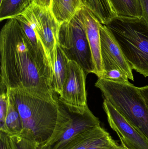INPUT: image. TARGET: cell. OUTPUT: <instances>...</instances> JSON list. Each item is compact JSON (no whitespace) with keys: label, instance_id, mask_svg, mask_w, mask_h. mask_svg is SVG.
Returning a JSON list of instances; mask_svg holds the SVG:
<instances>
[{"label":"cell","instance_id":"cell-1","mask_svg":"<svg viewBox=\"0 0 148 149\" xmlns=\"http://www.w3.org/2000/svg\"><path fill=\"white\" fill-rule=\"evenodd\" d=\"M1 86L54 93V72L27 38L17 20L8 19L0 33Z\"/></svg>","mask_w":148,"mask_h":149},{"label":"cell","instance_id":"cell-2","mask_svg":"<svg viewBox=\"0 0 148 149\" xmlns=\"http://www.w3.org/2000/svg\"><path fill=\"white\" fill-rule=\"evenodd\" d=\"M22 123L19 136L50 147L68 127L71 115L66 104H58L57 94L22 88L7 89Z\"/></svg>","mask_w":148,"mask_h":149},{"label":"cell","instance_id":"cell-3","mask_svg":"<svg viewBox=\"0 0 148 149\" xmlns=\"http://www.w3.org/2000/svg\"><path fill=\"white\" fill-rule=\"evenodd\" d=\"M116 40L132 70L148 76V24L142 17H115L105 25Z\"/></svg>","mask_w":148,"mask_h":149},{"label":"cell","instance_id":"cell-4","mask_svg":"<svg viewBox=\"0 0 148 149\" xmlns=\"http://www.w3.org/2000/svg\"><path fill=\"white\" fill-rule=\"evenodd\" d=\"M95 86L106 100L148 138V109L139 88L99 78Z\"/></svg>","mask_w":148,"mask_h":149},{"label":"cell","instance_id":"cell-5","mask_svg":"<svg viewBox=\"0 0 148 149\" xmlns=\"http://www.w3.org/2000/svg\"><path fill=\"white\" fill-rule=\"evenodd\" d=\"M57 45L69 60L77 63L86 75L95 74V66L86 31L75 16L61 24Z\"/></svg>","mask_w":148,"mask_h":149},{"label":"cell","instance_id":"cell-6","mask_svg":"<svg viewBox=\"0 0 148 149\" xmlns=\"http://www.w3.org/2000/svg\"><path fill=\"white\" fill-rule=\"evenodd\" d=\"M23 14L29 20L41 41L54 72L61 24L51 8L34 3Z\"/></svg>","mask_w":148,"mask_h":149},{"label":"cell","instance_id":"cell-7","mask_svg":"<svg viewBox=\"0 0 148 149\" xmlns=\"http://www.w3.org/2000/svg\"><path fill=\"white\" fill-rule=\"evenodd\" d=\"M103 107L110 127L116 132L125 149H148V138L141 131L129 122L107 100Z\"/></svg>","mask_w":148,"mask_h":149},{"label":"cell","instance_id":"cell-8","mask_svg":"<svg viewBox=\"0 0 148 149\" xmlns=\"http://www.w3.org/2000/svg\"><path fill=\"white\" fill-rule=\"evenodd\" d=\"M86 74L76 62L69 60L66 79L59 98L67 105L79 108L87 106Z\"/></svg>","mask_w":148,"mask_h":149},{"label":"cell","instance_id":"cell-9","mask_svg":"<svg viewBox=\"0 0 148 149\" xmlns=\"http://www.w3.org/2000/svg\"><path fill=\"white\" fill-rule=\"evenodd\" d=\"M71 114V121L68 127L50 149H59L72 138L100 126L99 119L94 115L88 106L79 108L68 105Z\"/></svg>","mask_w":148,"mask_h":149},{"label":"cell","instance_id":"cell-10","mask_svg":"<svg viewBox=\"0 0 148 149\" xmlns=\"http://www.w3.org/2000/svg\"><path fill=\"white\" fill-rule=\"evenodd\" d=\"M75 16L86 31L95 66V74L98 78H101L103 71L101 53V23L85 6L80 9Z\"/></svg>","mask_w":148,"mask_h":149},{"label":"cell","instance_id":"cell-11","mask_svg":"<svg viewBox=\"0 0 148 149\" xmlns=\"http://www.w3.org/2000/svg\"><path fill=\"white\" fill-rule=\"evenodd\" d=\"M102 59H107L116 64L129 79L134 81L132 69L118 43L106 25L100 24Z\"/></svg>","mask_w":148,"mask_h":149},{"label":"cell","instance_id":"cell-12","mask_svg":"<svg viewBox=\"0 0 148 149\" xmlns=\"http://www.w3.org/2000/svg\"><path fill=\"white\" fill-rule=\"evenodd\" d=\"M109 135L100 126L72 138L59 149H89Z\"/></svg>","mask_w":148,"mask_h":149},{"label":"cell","instance_id":"cell-13","mask_svg":"<svg viewBox=\"0 0 148 149\" xmlns=\"http://www.w3.org/2000/svg\"><path fill=\"white\" fill-rule=\"evenodd\" d=\"M83 6V0H53L50 8L61 24L72 19Z\"/></svg>","mask_w":148,"mask_h":149},{"label":"cell","instance_id":"cell-14","mask_svg":"<svg viewBox=\"0 0 148 149\" xmlns=\"http://www.w3.org/2000/svg\"><path fill=\"white\" fill-rule=\"evenodd\" d=\"M116 17L140 18L142 15L139 0H108Z\"/></svg>","mask_w":148,"mask_h":149},{"label":"cell","instance_id":"cell-15","mask_svg":"<svg viewBox=\"0 0 148 149\" xmlns=\"http://www.w3.org/2000/svg\"><path fill=\"white\" fill-rule=\"evenodd\" d=\"M83 3L103 25L116 17L108 0H83Z\"/></svg>","mask_w":148,"mask_h":149},{"label":"cell","instance_id":"cell-16","mask_svg":"<svg viewBox=\"0 0 148 149\" xmlns=\"http://www.w3.org/2000/svg\"><path fill=\"white\" fill-rule=\"evenodd\" d=\"M69 59L57 45L56 56L54 66L53 87L54 91L58 95L61 94L67 72Z\"/></svg>","mask_w":148,"mask_h":149},{"label":"cell","instance_id":"cell-17","mask_svg":"<svg viewBox=\"0 0 148 149\" xmlns=\"http://www.w3.org/2000/svg\"><path fill=\"white\" fill-rule=\"evenodd\" d=\"M34 0H1L0 1V20L14 18L24 12Z\"/></svg>","mask_w":148,"mask_h":149},{"label":"cell","instance_id":"cell-18","mask_svg":"<svg viewBox=\"0 0 148 149\" xmlns=\"http://www.w3.org/2000/svg\"><path fill=\"white\" fill-rule=\"evenodd\" d=\"M22 130V123L19 111L9 96L8 107L5 119V126L4 130L2 132L8 134L10 136H14L19 135Z\"/></svg>","mask_w":148,"mask_h":149},{"label":"cell","instance_id":"cell-19","mask_svg":"<svg viewBox=\"0 0 148 149\" xmlns=\"http://www.w3.org/2000/svg\"><path fill=\"white\" fill-rule=\"evenodd\" d=\"M14 18H15L19 22L26 36L36 51L49 62L47 52L44 46L29 20L23 13L17 16Z\"/></svg>","mask_w":148,"mask_h":149},{"label":"cell","instance_id":"cell-20","mask_svg":"<svg viewBox=\"0 0 148 149\" xmlns=\"http://www.w3.org/2000/svg\"><path fill=\"white\" fill-rule=\"evenodd\" d=\"M0 95V130L4 129L5 119L8 107L9 95L6 88L1 86Z\"/></svg>","mask_w":148,"mask_h":149},{"label":"cell","instance_id":"cell-21","mask_svg":"<svg viewBox=\"0 0 148 149\" xmlns=\"http://www.w3.org/2000/svg\"><path fill=\"white\" fill-rule=\"evenodd\" d=\"M100 78L119 83H129L127 74L120 68H114L105 72Z\"/></svg>","mask_w":148,"mask_h":149},{"label":"cell","instance_id":"cell-22","mask_svg":"<svg viewBox=\"0 0 148 149\" xmlns=\"http://www.w3.org/2000/svg\"><path fill=\"white\" fill-rule=\"evenodd\" d=\"M121 146L112 139L110 135L108 136L102 141L89 149H121Z\"/></svg>","mask_w":148,"mask_h":149},{"label":"cell","instance_id":"cell-23","mask_svg":"<svg viewBox=\"0 0 148 149\" xmlns=\"http://www.w3.org/2000/svg\"><path fill=\"white\" fill-rule=\"evenodd\" d=\"M0 149H19L13 137L1 131Z\"/></svg>","mask_w":148,"mask_h":149},{"label":"cell","instance_id":"cell-24","mask_svg":"<svg viewBox=\"0 0 148 149\" xmlns=\"http://www.w3.org/2000/svg\"><path fill=\"white\" fill-rule=\"evenodd\" d=\"M19 149H36L38 143L19 136H12Z\"/></svg>","mask_w":148,"mask_h":149},{"label":"cell","instance_id":"cell-25","mask_svg":"<svg viewBox=\"0 0 148 149\" xmlns=\"http://www.w3.org/2000/svg\"><path fill=\"white\" fill-rule=\"evenodd\" d=\"M142 8V17L148 24V0H139Z\"/></svg>","mask_w":148,"mask_h":149},{"label":"cell","instance_id":"cell-26","mask_svg":"<svg viewBox=\"0 0 148 149\" xmlns=\"http://www.w3.org/2000/svg\"><path fill=\"white\" fill-rule=\"evenodd\" d=\"M139 89L148 109V86L139 88Z\"/></svg>","mask_w":148,"mask_h":149},{"label":"cell","instance_id":"cell-27","mask_svg":"<svg viewBox=\"0 0 148 149\" xmlns=\"http://www.w3.org/2000/svg\"><path fill=\"white\" fill-rule=\"evenodd\" d=\"M52 1L53 0H34V3L41 6L51 8Z\"/></svg>","mask_w":148,"mask_h":149},{"label":"cell","instance_id":"cell-28","mask_svg":"<svg viewBox=\"0 0 148 149\" xmlns=\"http://www.w3.org/2000/svg\"><path fill=\"white\" fill-rule=\"evenodd\" d=\"M50 147H43L42 145L38 144L36 147V149H50Z\"/></svg>","mask_w":148,"mask_h":149},{"label":"cell","instance_id":"cell-29","mask_svg":"<svg viewBox=\"0 0 148 149\" xmlns=\"http://www.w3.org/2000/svg\"><path fill=\"white\" fill-rule=\"evenodd\" d=\"M121 149H125L123 148V147H122V148H121Z\"/></svg>","mask_w":148,"mask_h":149},{"label":"cell","instance_id":"cell-30","mask_svg":"<svg viewBox=\"0 0 148 149\" xmlns=\"http://www.w3.org/2000/svg\"><path fill=\"white\" fill-rule=\"evenodd\" d=\"M1 1V0H0V1Z\"/></svg>","mask_w":148,"mask_h":149}]
</instances>
